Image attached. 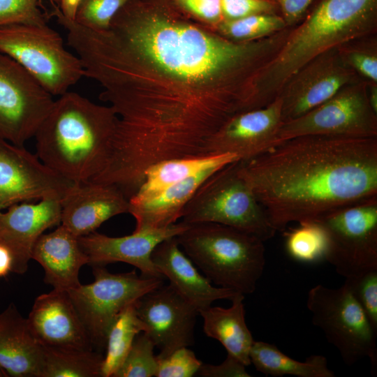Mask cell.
<instances>
[{"instance_id": "obj_14", "label": "cell", "mask_w": 377, "mask_h": 377, "mask_svg": "<svg viewBox=\"0 0 377 377\" xmlns=\"http://www.w3.org/2000/svg\"><path fill=\"white\" fill-rule=\"evenodd\" d=\"M362 80L346 66L337 50L315 57L286 82L278 97L283 121L297 118L322 104L342 87Z\"/></svg>"}, {"instance_id": "obj_30", "label": "cell", "mask_w": 377, "mask_h": 377, "mask_svg": "<svg viewBox=\"0 0 377 377\" xmlns=\"http://www.w3.org/2000/svg\"><path fill=\"white\" fill-rule=\"evenodd\" d=\"M299 226L285 234V247L295 260L313 263L325 259L326 233L316 221L298 223Z\"/></svg>"}, {"instance_id": "obj_33", "label": "cell", "mask_w": 377, "mask_h": 377, "mask_svg": "<svg viewBox=\"0 0 377 377\" xmlns=\"http://www.w3.org/2000/svg\"><path fill=\"white\" fill-rule=\"evenodd\" d=\"M154 348L153 341L145 332L138 334L114 377L155 376L158 362Z\"/></svg>"}, {"instance_id": "obj_25", "label": "cell", "mask_w": 377, "mask_h": 377, "mask_svg": "<svg viewBox=\"0 0 377 377\" xmlns=\"http://www.w3.org/2000/svg\"><path fill=\"white\" fill-rule=\"evenodd\" d=\"M244 299V295L238 293L230 307L210 306L199 315L203 319L204 333L219 341L228 354L246 367L251 364L249 353L255 340L246 323Z\"/></svg>"}, {"instance_id": "obj_3", "label": "cell", "mask_w": 377, "mask_h": 377, "mask_svg": "<svg viewBox=\"0 0 377 377\" xmlns=\"http://www.w3.org/2000/svg\"><path fill=\"white\" fill-rule=\"evenodd\" d=\"M373 34H377V0H316L256 75L250 109L272 102L289 79L315 57Z\"/></svg>"}, {"instance_id": "obj_1", "label": "cell", "mask_w": 377, "mask_h": 377, "mask_svg": "<svg viewBox=\"0 0 377 377\" xmlns=\"http://www.w3.org/2000/svg\"><path fill=\"white\" fill-rule=\"evenodd\" d=\"M58 24L117 115L102 174L130 192L158 162L211 154L219 130L249 110L256 75L290 31L235 42L168 0H130L104 30L64 16Z\"/></svg>"}, {"instance_id": "obj_21", "label": "cell", "mask_w": 377, "mask_h": 377, "mask_svg": "<svg viewBox=\"0 0 377 377\" xmlns=\"http://www.w3.org/2000/svg\"><path fill=\"white\" fill-rule=\"evenodd\" d=\"M151 260L173 289L198 313L212 306L216 300H231L238 293L214 285L201 274L180 248L176 236L158 244L151 253Z\"/></svg>"}, {"instance_id": "obj_8", "label": "cell", "mask_w": 377, "mask_h": 377, "mask_svg": "<svg viewBox=\"0 0 377 377\" xmlns=\"http://www.w3.org/2000/svg\"><path fill=\"white\" fill-rule=\"evenodd\" d=\"M312 323L339 351L345 364L369 358L377 369V331L346 283L337 288L321 284L312 287L306 299Z\"/></svg>"}, {"instance_id": "obj_11", "label": "cell", "mask_w": 377, "mask_h": 377, "mask_svg": "<svg viewBox=\"0 0 377 377\" xmlns=\"http://www.w3.org/2000/svg\"><path fill=\"white\" fill-rule=\"evenodd\" d=\"M308 135L377 137V113L367 97V81L346 85L311 110L283 121L278 137L282 142Z\"/></svg>"}, {"instance_id": "obj_27", "label": "cell", "mask_w": 377, "mask_h": 377, "mask_svg": "<svg viewBox=\"0 0 377 377\" xmlns=\"http://www.w3.org/2000/svg\"><path fill=\"white\" fill-rule=\"evenodd\" d=\"M251 364L265 376L297 377H334L327 359L320 355L308 357L300 362L282 353L269 343L254 341L249 353Z\"/></svg>"}, {"instance_id": "obj_44", "label": "cell", "mask_w": 377, "mask_h": 377, "mask_svg": "<svg viewBox=\"0 0 377 377\" xmlns=\"http://www.w3.org/2000/svg\"><path fill=\"white\" fill-rule=\"evenodd\" d=\"M367 91L370 105L377 113V82L367 81Z\"/></svg>"}, {"instance_id": "obj_5", "label": "cell", "mask_w": 377, "mask_h": 377, "mask_svg": "<svg viewBox=\"0 0 377 377\" xmlns=\"http://www.w3.org/2000/svg\"><path fill=\"white\" fill-rule=\"evenodd\" d=\"M179 245L214 285L253 293L263 275L264 242L244 231L216 223L188 224L176 236Z\"/></svg>"}, {"instance_id": "obj_40", "label": "cell", "mask_w": 377, "mask_h": 377, "mask_svg": "<svg viewBox=\"0 0 377 377\" xmlns=\"http://www.w3.org/2000/svg\"><path fill=\"white\" fill-rule=\"evenodd\" d=\"M197 374L202 377H251L246 366L228 353L225 360L219 364L202 363Z\"/></svg>"}, {"instance_id": "obj_37", "label": "cell", "mask_w": 377, "mask_h": 377, "mask_svg": "<svg viewBox=\"0 0 377 377\" xmlns=\"http://www.w3.org/2000/svg\"><path fill=\"white\" fill-rule=\"evenodd\" d=\"M156 359V377H191L197 374L203 363L188 347L179 348L166 357Z\"/></svg>"}, {"instance_id": "obj_28", "label": "cell", "mask_w": 377, "mask_h": 377, "mask_svg": "<svg viewBox=\"0 0 377 377\" xmlns=\"http://www.w3.org/2000/svg\"><path fill=\"white\" fill-rule=\"evenodd\" d=\"M41 346L39 377H101L102 353Z\"/></svg>"}, {"instance_id": "obj_36", "label": "cell", "mask_w": 377, "mask_h": 377, "mask_svg": "<svg viewBox=\"0 0 377 377\" xmlns=\"http://www.w3.org/2000/svg\"><path fill=\"white\" fill-rule=\"evenodd\" d=\"M354 297L377 331V270L345 279Z\"/></svg>"}, {"instance_id": "obj_39", "label": "cell", "mask_w": 377, "mask_h": 377, "mask_svg": "<svg viewBox=\"0 0 377 377\" xmlns=\"http://www.w3.org/2000/svg\"><path fill=\"white\" fill-rule=\"evenodd\" d=\"M223 21L234 20L253 15H280L273 0H221Z\"/></svg>"}, {"instance_id": "obj_35", "label": "cell", "mask_w": 377, "mask_h": 377, "mask_svg": "<svg viewBox=\"0 0 377 377\" xmlns=\"http://www.w3.org/2000/svg\"><path fill=\"white\" fill-rule=\"evenodd\" d=\"M130 0H81L74 21L91 30L107 29L119 10Z\"/></svg>"}, {"instance_id": "obj_41", "label": "cell", "mask_w": 377, "mask_h": 377, "mask_svg": "<svg viewBox=\"0 0 377 377\" xmlns=\"http://www.w3.org/2000/svg\"><path fill=\"white\" fill-rule=\"evenodd\" d=\"M278 5L280 15L287 27L298 24L316 0H273Z\"/></svg>"}, {"instance_id": "obj_17", "label": "cell", "mask_w": 377, "mask_h": 377, "mask_svg": "<svg viewBox=\"0 0 377 377\" xmlns=\"http://www.w3.org/2000/svg\"><path fill=\"white\" fill-rule=\"evenodd\" d=\"M281 105L277 97L266 106L233 115L212 138L209 154L231 153L247 161L279 144Z\"/></svg>"}, {"instance_id": "obj_2", "label": "cell", "mask_w": 377, "mask_h": 377, "mask_svg": "<svg viewBox=\"0 0 377 377\" xmlns=\"http://www.w3.org/2000/svg\"><path fill=\"white\" fill-rule=\"evenodd\" d=\"M239 172L282 231L377 196V137H295L241 161Z\"/></svg>"}, {"instance_id": "obj_34", "label": "cell", "mask_w": 377, "mask_h": 377, "mask_svg": "<svg viewBox=\"0 0 377 377\" xmlns=\"http://www.w3.org/2000/svg\"><path fill=\"white\" fill-rule=\"evenodd\" d=\"M59 6L60 0H0V27L9 24H45L51 17L43 5Z\"/></svg>"}, {"instance_id": "obj_22", "label": "cell", "mask_w": 377, "mask_h": 377, "mask_svg": "<svg viewBox=\"0 0 377 377\" xmlns=\"http://www.w3.org/2000/svg\"><path fill=\"white\" fill-rule=\"evenodd\" d=\"M31 258L44 269L46 283L53 288L69 290L80 286V268L89 263L79 237L60 224L43 234L33 246Z\"/></svg>"}, {"instance_id": "obj_32", "label": "cell", "mask_w": 377, "mask_h": 377, "mask_svg": "<svg viewBox=\"0 0 377 377\" xmlns=\"http://www.w3.org/2000/svg\"><path fill=\"white\" fill-rule=\"evenodd\" d=\"M337 50L344 64L360 78L377 82V34L352 39Z\"/></svg>"}, {"instance_id": "obj_9", "label": "cell", "mask_w": 377, "mask_h": 377, "mask_svg": "<svg viewBox=\"0 0 377 377\" xmlns=\"http://www.w3.org/2000/svg\"><path fill=\"white\" fill-rule=\"evenodd\" d=\"M94 281L68 290L94 350H105L107 334L117 315L147 293L163 284L158 278L138 276L135 270L114 274L92 266Z\"/></svg>"}, {"instance_id": "obj_10", "label": "cell", "mask_w": 377, "mask_h": 377, "mask_svg": "<svg viewBox=\"0 0 377 377\" xmlns=\"http://www.w3.org/2000/svg\"><path fill=\"white\" fill-rule=\"evenodd\" d=\"M315 221L326 233L325 260L339 274L348 279L377 270V196Z\"/></svg>"}, {"instance_id": "obj_29", "label": "cell", "mask_w": 377, "mask_h": 377, "mask_svg": "<svg viewBox=\"0 0 377 377\" xmlns=\"http://www.w3.org/2000/svg\"><path fill=\"white\" fill-rule=\"evenodd\" d=\"M135 302L125 307L109 328L102 362L101 377H114L124 362L135 337L146 330L137 314Z\"/></svg>"}, {"instance_id": "obj_45", "label": "cell", "mask_w": 377, "mask_h": 377, "mask_svg": "<svg viewBox=\"0 0 377 377\" xmlns=\"http://www.w3.org/2000/svg\"><path fill=\"white\" fill-rule=\"evenodd\" d=\"M8 376L5 371L0 367V377Z\"/></svg>"}, {"instance_id": "obj_24", "label": "cell", "mask_w": 377, "mask_h": 377, "mask_svg": "<svg viewBox=\"0 0 377 377\" xmlns=\"http://www.w3.org/2000/svg\"><path fill=\"white\" fill-rule=\"evenodd\" d=\"M221 168L205 169L172 184L155 196L141 201L129 200V211L135 219V232L166 228L182 218V211L200 185Z\"/></svg>"}, {"instance_id": "obj_31", "label": "cell", "mask_w": 377, "mask_h": 377, "mask_svg": "<svg viewBox=\"0 0 377 377\" xmlns=\"http://www.w3.org/2000/svg\"><path fill=\"white\" fill-rule=\"evenodd\" d=\"M286 27L281 15L259 14L223 21L216 31L230 40L244 43L268 37Z\"/></svg>"}, {"instance_id": "obj_6", "label": "cell", "mask_w": 377, "mask_h": 377, "mask_svg": "<svg viewBox=\"0 0 377 377\" xmlns=\"http://www.w3.org/2000/svg\"><path fill=\"white\" fill-rule=\"evenodd\" d=\"M241 160L209 176L185 205L182 221L187 224L216 223L253 235L263 242L276 230L239 172Z\"/></svg>"}, {"instance_id": "obj_18", "label": "cell", "mask_w": 377, "mask_h": 377, "mask_svg": "<svg viewBox=\"0 0 377 377\" xmlns=\"http://www.w3.org/2000/svg\"><path fill=\"white\" fill-rule=\"evenodd\" d=\"M27 320L33 335L42 345L94 350L66 290L53 288L38 296Z\"/></svg>"}, {"instance_id": "obj_42", "label": "cell", "mask_w": 377, "mask_h": 377, "mask_svg": "<svg viewBox=\"0 0 377 377\" xmlns=\"http://www.w3.org/2000/svg\"><path fill=\"white\" fill-rule=\"evenodd\" d=\"M13 265L14 256L11 249L0 240V278L13 272Z\"/></svg>"}, {"instance_id": "obj_13", "label": "cell", "mask_w": 377, "mask_h": 377, "mask_svg": "<svg viewBox=\"0 0 377 377\" xmlns=\"http://www.w3.org/2000/svg\"><path fill=\"white\" fill-rule=\"evenodd\" d=\"M24 148L0 138V212L30 200H61L75 184Z\"/></svg>"}, {"instance_id": "obj_12", "label": "cell", "mask_w": 377, "mask_h": 377, "mask_svg": "<svg viewBox=\"0 0 377 377\" xmlns=\"http://www.w3.org/2000/svg\"><path fill=\"white\" fill-rule=\"evenodd\" d=\"M54 101L21 66L0 51V138L24 146L34 137Z\"/></svg>"}, {"instance_id": "obj_43", "label": "cell", "mask_w": 377, "mask_h": 377, "mask_svg": "<svg viewBox=\"0 0 377 377\" xmlns=\"http://www.w3.org/2000/svg\"><path fill=\"white\" fill-rule=\"evenodd\" d=\"M81 0H60L59 9L63 15L71 20H75L77 8Z\"/></svg>"}, {"instance_id": "obj_38", "label": "cell", "mask_w": 377, "mask_h": 377, "mask_svg": "<svg viewBox=\"0 0 377 377\" xmlns=\"http://www.w3.org/2000/svg\"><path fill=\"white\" fill-rule=\"evenodd\" d=\"M193 20L214 30L223 21L221 0H168Z\"/></svg>"}, {"instance_id": "obj_26", "label": "cell", "mask_w": 377, "mask_h": 377, "mask_svg": "<svg viewBox=\"0 0 377 377\" xmlns=\"http://www.w3.org/2000/svg\"><path fill=\"white\" fill-rule=\"evenodd\" d=\"M240 160L234 154L176 158L158 162L147 169L137 192L129 198L137 202L151 198L167 187L212 167L223 168Z\"/></svg>"}, {"instance_id": "obj_23", "label": "cell", "mask_w": 377, "mask_h": 377, "mask_svg": "<svg viewBox=\"0 0 377 377\" xmlns=\"http://www.w3.org/2000/svg\"><path fill=\"white\" fill-rule=\"evenodd\" d=\"M42 346L13 304L0 314V367L13 377H39Z\"/></svg>"}, {"instance_id": "obj_19", "label": "cell", "mask_w": 377, "mask_h": 377, "mask_svg": "<svg viewBox=\"0 0 377 377\" xmlns=\"http://www.w3.org/2000/svg\"><path fill=\"white\" fill-rule=\"evenodd\" d=\"M129 206V199L114 184L75 183L61 200V224L80 237L112 217L128 213Z\"/></svg>"}, {"instance_id": "obj_20", "label": "cell", "mask_w": 377, "mask_h": 377, "mask_svg": "<svg viewBox=\"0 0 377 377\" xmlns=\"http://www.w3.org/2000/svg\"><path fill=\"white\" fill-rule=\"evenodd\" d=\"M61 208L60 199L47 198L36 204L17 203L6 212H0L1 241L14 256L13 272L24 274L27 271L36 240L47 229L61 224Z\"/></svg>"}, {"instance_id": "obj_15", "label": "cell", "mask_w": 377, "mask_h": 377, "mask_svg": "<svg viewBox=\"0 0 377 377\" xmlns=\"http://www.w3.org/2000/svg\"><path fill=\"white\" fill-rule=\"evenodd\" d=\"M137 314L146 327L145 332L164 357L182 347L194 343L198 310L169 284L161 285L135 302Z\"/></svg>"}, {"instance_id": "obj_4", "label": "cell", "mask_w": 377, "mask_h": 377, "mask_svg": "<svg viewBox=\"0 0 377 377\" xmlns=\"http://www.w3.org/2000/svg\"><path fill=\"white\" fill-rule=\"evenodd\" d=\"M116 120L110 105L68 91L54 100L37 129L36 155L64 178L87 182L105 165Z\"/></svg>"}, {"instance_id": "obj_46", "label": "cell", "mask_w": 377, "mask_h": 377, "mask_svg": "<svg viewBox=\"0 0 377 377\" xmlns=\"http://www.w3.org/2000/svg\"><path fill=\"white\" fill-rule=\"evenodd\" d=\"M1 238H2V231H1V229L0 228V240H1Z\"/></svg>"}, {"instance_id": "obj_7", "label": "cell", "mask_w": 377, "mask_h": 377, "mask_svg": "<svg viewBox=\"0 0 377 377\" xmlns=\"http://www.w3.org/2000/svg\"><path fill=\"white\" fill-rule=\"evenodd\" d=\"M0 51L52 96L65 94L85 77L80 58L66 49L61 35L47 24L1 26Z\"/></svg>"}, {"instance_id": "obj_16", "label": "cell", "mask_w": 377, "mask_h": 377, "mask_svg": "<svg viewBox=\"0 0 377 377\" xmlns=\"http://www.w3.org/2000/svg\"><path fill=\"white\" fill-rule=\"evenodd\" d=\"M188 227L181 221L163 228L133 231L124 237H109L95 231L80 237L79 242L91 266L125 263L138 268L143 277L164 279L152 262L151 253L161 242Z\"/></svg>"}]
</instances>
